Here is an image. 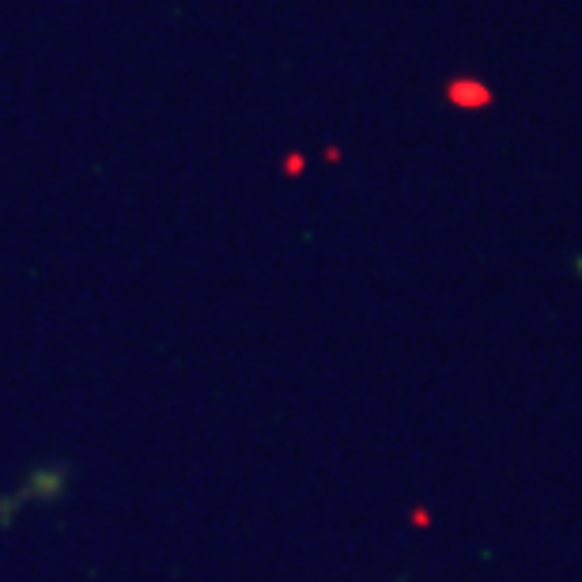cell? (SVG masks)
Segmentation results:
<instances>
[{
	"instance_id": "cell-1",
	"label": "cell",
	"mask_w": 582,
	"mask_h": 582,
	"mask_svg": "<svg viewBox=\"0 0 582 582\" xmlns=\"http://www.w3.org/2000/svg\"><path fill=\"white\" fill-rule=\"evenodd\" d=\"M450 99L462 106H484L492 103V91L484 84H473V80H458V84L450 87Z\"/></svg>"
}]
</instances>
